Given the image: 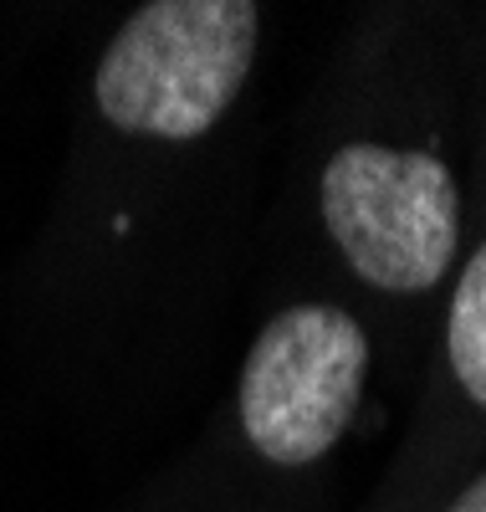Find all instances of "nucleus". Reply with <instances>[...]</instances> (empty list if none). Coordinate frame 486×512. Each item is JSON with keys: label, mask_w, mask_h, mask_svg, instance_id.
I'll list each match as a JSON object with an SVG mask.
<instances>
[{"label": "nucleus", "mask_w": 486, "mask_h": 512, "mask_svg": "<svg viewBox=\"0 0 486 512\" xmlns=\"http://www.w3.org/2000/svg\"><path fill=\"white\" fill-rule=\"evenodd\" d=\"M323 221L364 282L425 292L456 251V180L435 154L343 144L323 169Z\"/></svg>", "instance_id": "2"}, {"label": "nucleus", "mask_w": 486, "mask_h": 512, "mask_svg": "<svg viewBox=\"0 0 486 512\" xmlns=\"http://www.w3.org/2000/svg\"><path fill=\"white\" fill-rule=\"evenodd\" d=\"M261 11L251 0H154L108 41L98 108L123 134L200 139L241 93Z\"/></svg>", "instance_id": "1"}, {"label": "nucleus", "mask_w": 486, "mask_h": 512, "mask_svg": "<svg viewBox=\"0 0 486 512\" xmlns=\"http://www.w3.org/2000/svg\"><path fill=\"white\" fill-rule=\"evenodd\" d=\"M369 374V338L343 308L277 313L241 369L246 441L272 466H313L338 446Z\"/></svg>", "instance_id": "3"}, {"label": "nucleus", "mask_w": 486, "mask_h": 512, "mask_svg": "<svg viewBox=\"0 0 486 512\" xmlns=\"http://www.w3.org/2000/svg\"><path fill=\"white\" fill-rule=\"evenodd\" d=\"M446 512H486V472H481V477H476V482H471Z\"/></svg>", "instance_id": "5"}, {"label": "nucleus", "mask_w": 486, "mask_h": 512, "mask_svg": "<svg viewBox=\"0 0 486 512\" xmlns=\"http://www.w3.org/2000/svg\"><path fill=\"white\" fill-rule=\"evenodd\" d=\"M446 344H451V369L466 384V395L476 405H486V246L461 272L451 323H446Z\"/></svg>", "instance_id": "4"}]
</instances>
